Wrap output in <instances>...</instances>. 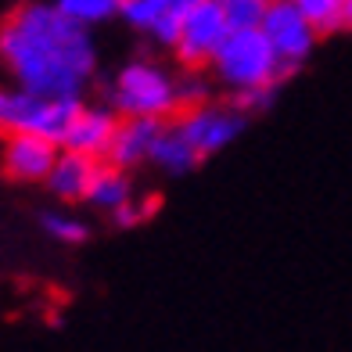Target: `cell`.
Wrapping results in <instances>:
<instances>
[{"instance_id": "obj_1", "label": "cell", "mask_w": 352, "mask_h": 352, "mask_svg": "<svg viewBox=\"0 0 352 352\" xmlns=\"http://www.w3.org/2000/svg\"><path fill=\"white\" fill-rule=\"evenodd\" d=\"M0 61L25 90L79 98L98 65V51L87 25L72 22L58 4H19L0 22Z\"/></svg>"}, {"instance_id": "obj_2", "label": "cell", "mask_w": 352, "mask_h": 352, "mask_svg": "<svg viewBox=\"0 0 352 352\" xmlns=\"http://www.w3.org/2000/svg\"><path fill=\"white\" fill-rule=\"evenodd\" d=\"M212 76L219 79L230 94H245V90H259V87H280L287 76L280 58L274 54L266 33L259 25L255 29H230L223 43L216 47V54L209 61Z\"/></svg>"}, {"instance_id": "obj_3", "label": "cell", "mask_w": 352, "mask_h": 352, "mask_svg": "<svg viewBox=\"0 0 352 352\" xmlns=\"http://www.w3.org/2000/svg\"><path fill=\"white\" fill-rule=\"evenodd\" d=\"M79 108H83L79 98H47V94H33L25 87H0V130L40 133L61 144Z\"/></svg>"}, {"instance_id": "obj_4", "label": "cell", "mask_w": 352, "mask_h": 352, "mask_svg": "<svg viewBox=\"0 0 352 352\" xmlns=\"http://www.w3.org/2000/svg\"><path fill=\"white\" fill-rule=\"evenodd\" d=\"M111 108L119 116L173 119L180 111V83L151 61H130L111 83Z\"/></svg>"}, {"instance_id": "obj_5", "label": "cell", "mask_w": 352, "mask_h": 352, "mask_svg": "<svg viewBox=\"0 0 352 352\" xmlns=\"http://www.w3.org/2000/svg\"><path fill=\"white\" fill-rule=\"evenodd\" d=\"M227 33H230V25H227V14H223L219 0H198V4L184 8L180 33H176V43L169 51L187 72H198V69H209L216 47L223 43Z\"/></svg>"}, {"instance_id": "obj_6", "label": "cell", "mask_w": 352, "mask_h": 352, "mask_svg": "<svg viewBox=\"0 0 352 352\" xmlns=\"http://www.w3.org/2000/svg\"><path fill=\"white\" fill-rule=\"evenodd\" d=\"M259 29L266 33L270 47H274V54L280 58V65L287 72H298V65L313 54L316 36H320L316 25L302 14L295 0H270Z\"/></svg>"}, {"instance_id": "obj_7", "label": "cell", "mask_w": 352, "mask_h": 352, "mask_svg": "<svg viewBox=\"0 0 352 352\" xmlns=\"http://www.w3.org/2000/svg\"><path fill=\"white\" fill-rule=\"evenodd\" d=\"M180 126V133L187 137V144L198 151V158H209L216 151H223L227 144L245 130V111L230 104H212V101H198L180 108V116L173 119Z\"/></svg>"}, {"instance_id": "obj_8", "label": "cell", "mask_w": 352, "mask_h": 352, "mask_svg": "<svg viewBox=\"0 0 352 352\" xmlns=\"http://www.w3.org/2000/svg\"><path fill=\"white\" fill-rule=\"evenodd\" d=\"M58 151H61V144L47 140L40 133H8L4 151H0V169H4L11 180H22V184L47 180Z\"/></svg>"}, {"instance_id": "obj_9", "label": "cell", "mask_w": 352, "mask_h": 352, "mask_svg": "<svg viewBox=\"0 0 352 352\" xmlns=\"http://www.w3.org/2000/svg\"><path fill=\"white\" fill-rule=\"evenodd\" d=\"M116 126H119L116 108H79L76 119L69 122L65 137H61V148L104 162V155L111 148V137H116Z\"/></svg>"}, {"instance_id": "obj_10", "label": "cell", "mask_w": 352, "mask_h": 352, "mask_svg": "<svg viewBox=\"0 0 352 352\" xmlns=\"http://www.w3.org/2000/svg\"><path fill=\"white\" fill-rule=\"evenodd\" d=\"M162 122L166 119H151V116H119V126H116V137H111L104 162L119 166V169H133L140 162H148Z\"/></svg>"}, {"instance_id": "obj_11", "label": "cell", "mask_w": 352, "mask_h": 352, "mask_svg": "<svg viewBox=\"0 0 352 352\" xmlns=\"http://www.w3.org/2000/svg\"><path fill=\"white\" fill-rule=\"evenodd\" d=\"M98 166H101V158H90V155H79V151H65V148H61L43 184L51 187L58 198L79 201V198H87L90 180H94V173H98Z\"/></svg>"}, {"instance_id": "obj_12", "label": "cell", "mask_w": 352, "mask_h": 352, "mask_svg": "<svg viewBox=\"0 0 352 352\" xmlns=\"http://www.w3.org/2000/svg\"><path fill=\"white\" fill-rule=\"evenodd\" d=\"M151 162H158L166 173H190L201 158L198 151L187 144V137L180 133V126L176 122H162V130L155 137V148H151Z\"/></svg>"}, {"instance_id": "obj_13", "label": "cell", "mask_w": 352, "mask_h": 352, "mask_svg": "<svg viewBox=\"0 0 352 352\" xmlns=\"http://www.w3.org/2000/svg\"><path fill=\"white\" fill-rule=\"evenodd\" d=\"M130 198H133V187H130V180H126V169L111 166V162H101L98 173H94V180H90L87 201H94L104 212H116Z\"/></svg>"}, {"instance_id": "obj_14", "label": "cell", "mask_w": 352, "mask_h": 352, "mask_svg": "<svg viewBox=\"0 0 352 352\" xmlns=\"http://www.w3.org/2000/svg\"><path fill=\"white\" fill-rule=\"evenodd\" d=\"M54 4L65 11L72 22L90 29V25H98V22H108L111 14H119L122 0H54Z\"/></svg>"}, {"instance_id": "obj_15", "label": "cell", "mask_w": 352, "mask_h": 352, "mask_svg": "<svg viewBox=\"0 0 352 352\" xmlns=\"http://www.w3.org/2000/svg\"><path fill=\"white\" fill-rule=\"evenodd\" d=\"M302 8V14L316 25L320 36L327 33H338L342 29V11H345V0H295Z\"/></svg>"}, {"instance_id": "obj_16", "label": "cell", "mask_w": 352, "mask_h": 352, "mask_svg": "<svg viewBox=\"0 0 352 352\" xmlns=\"http://www.w3.org/2000/svg\"><path fill=\"white\" fill-rule=\"evenodd\" d=\"M219 8H223V14H227L230 29H255L263 22L266 0H219Z\"/></svg>"}, {"instance_id": "obj_17", "label": "cell", "mask_w": 352, "mask_h": 352, "mask_svg": "<svg viewBox=\"0 0 352 352\" xmlns=\"http://www.w3.org/2000/svg\"><path fill=\"white\" fill-rule=\"evenodd\" d=\"M43 230L51 237H58V241L79 245L87 237V223L76 219V216H65V212H51V216H43Z\"/></svg>"}, {"instance_id": "obj_18", "label": "cell", "mask_w": 352, "mask_h": 352, "mask_svg": "<svg viewBox=\"0 0 352 352\" xmlns=\"http://www.w3.org/2000/svg\"><path fill=\"white\" fill-rule=\"evenodd\" d=\"M155 205H158V198H140V201H126L122 209H116L111 216H116V223L119 227H137V223H144L148 216H155Z\"/></svg>"}, {"instance_id": "obj_19", "label": "cell", "mask_w": 352, "mask_h": 352, "mask_svg": "<svg viewBox=\"0 0 352 352\" xmlns=\"http://www.w3.org/2000/svg\"><path fill=\"white\" fill-rule=\"evenodd\" d=\"M342 29H352V0H345V11H342Z\"/></svg>"}, {"instance_id": "obj_20", "label": "cell", "mask_w": 352, "mask_h": 352, "mask_svg": "<svg viewBox=\"0 0 352 352\" xmlns=\"http://www.w3.org/2000/svg\"><path fill=\"white\" fill-rule=\"evenodd\" d=\"M180 4H198V0H180Z\"/></svg>"}, {"instance_id": "obj_21", "label": "cell", "mask_w": 352, "mask_h": 352, "mask_svg": "<svg viewBox=\"0 0 352 352\" xmlns=\"http://www.w3.org/2000/svg\"><path fill=\"white\" fill-rule=\"evenodd\" d=\"M266 4H270V0H266Z\"/></svg>"}]
</instances>
